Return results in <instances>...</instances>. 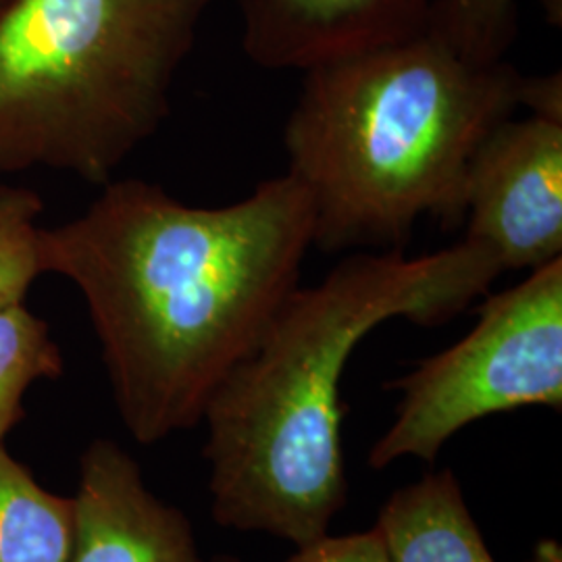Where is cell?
I'll list each match as a JSON object with an SVG mask.
<instances>
[{
  "label": "cell",
  "mask_w": 562,
  "mask_h": 562,
  "mask_svg": "<svg viewBox=\"0 0 562 562\" xmlns=\"http://www.w3.org/2000/svg\"><path fill=\"white\" fill-rule=\"evenodd\" d=\"M313 232L311 201L288 173L223 206L111 180L80 217L42 227L44 273L80 290L136 442L202 422L217 385L301 285Z\"/></svg>",
  "instance_id": "1"
},
{
  "label": "cell",
  "mask_w": 562,
  "mask_h": 562,
  "mask_svg": "<svg viewBox=\"0 0 562 562\" xmlns=\"http://www.w3.org/2000/svg\"><path fill=\"white\" fill-rule=\"evenodd\" d=\"M503 273L462 238L423 257L355 252L299 285L204 406L213 519L294 546L327 533L346 503L340 383L357 346L390 319L442 325Z\"/></svg>",
  "instance_id": "2"
},
{
  "label": "cell",
  "mask_w": 562,
  "mask_h": 562,
  "mask_svg": "<svg viewBox=\"0 0 562 562\" xmlns=\"http://www.w3.org/2000/svg\"><path fill=\"white\" fill-rule=\"evenodd\" d=\"M525 86L508 60L464 59L427 27L302 71L283 148L313 206V246L402 250L422 217L461 225L469 161Z\"/></svg>",
  "instance_id": "3"
},
{
  "label": "cell",
  "mask_w": 562,
  "mask_h": 562,
  "mask_svg": "<svg viewBox=\"0 0 562 562\" xmlns=\"http://www.w3.org/2000/svg\"><path fill=\"white\" fill-rule=\"evenodd\" d=\"M211 0H4L0 178L113 173L169 115Z\"/></svg>",
  "instance_id": "4"
},
{
  "label": "cell",
  "mask_w": 562,
  "mask_h": 562,
  "mask_svg": "<svg viewBox=\"0 0 562 562\" xmlns=\"http://www.w3.org/2000/svg\"><path fill=\"white\" fill-rule=\"evenodd\" d=\"M477 325L390 383L396 419L369 452L371 469L402 457L431 462L467 425L522 406L562 408V259L492 294Z\"/></svg>",
  "instance_id": "5"
},
{
  "label": "cell",
  "mask_w": 562,
  "mask_h": 562,
  "mask_svg": "<svg viewBox=\"0 0 562 562\" xmlns=\"http://www.w3.org/2000/svg\"><path fill=\"white\" fill-rule=\"evenodd\" d=\"M462 222L504 271L562 259V120L531 113L485 134L464 173Z\"/></svg>",
  "instance_id": "6"
},
{
  "label": "cell",
  "mask_w": 562,
  "mask_h": 562,
  "mask_svg": "<svg viewBox=\"0 0 562 562\" xmlns=\"http://www.w3.org/2000/svg\"><path fill=\"white\" fill-rule=\"evenodd\" d=\"M71 501L69 562H202L186 515L159 501L138 462L111 440L86 448Z\"/></svg>",
  "instance_id": "7"
},
{
  "label": "cell",
  "mask_w": 562,
  "mask_h": 562,
  "mask_svg": "<svg viewBox=\"0 0 562 562\" xmlns=\"http://www.w3.org/2000/svg\"><path fill=\"white\" fill-rule=\"evenodd\" d=\"M241 46L265 69L306 71L427 27L431 0H234Z\"/></svg>",
  "instance_id": "8"
},
{
  "label": "cell",
  "mask_w": 562,
  "mask_h": 562,
  "mask_svg": "<svg viewBox=\"0 0 562 562\" xmlns=\"http://www.w3.org/2000/svg\"><path fill=\"white\" fill-rule=\"evenodd\" d=\"M375 529L392 562H496L448 469L392 494Z\"/></svg>",
  "instance_id": "9"
},
{
  "label": "cell",
  "mask_w": 562,
  "mask_h": 562,
  "mask_svg": "<svg viewBox=\"0 0 562 562\" xmlns=\"http://www.w3.org/2000/svg\"><path fill=\"white\" fill-rule=\"evenodd\" d=\"M74 501L48 492L0 446V562H69Z\"/></svg>",
  "instance_id": "10"
},
{
  "label": "cell",
  "mask_w": 562,
  "mask_h": 562,
  "mask_svg": "<svg viewBox=\"0 0 562 562\" xmlns=\"http://www.w3.org/2000/svg\"><path fill=\"white\" fill-rule=\"evenodd\" d=\"M63 369L48 323L23 302L0 311V446L23 417L25 392L42 380H59Z\"/></svg>",
  "instance_id": "11"
},
{
  "label": "cell",
  "mask_w": 562,
  "mask_h": 562,
  "mask_svg": "<svg viewBox=\"0 0 562 562\" xmlns=\"http://www.w3.org/2000/svg\"><path fill=\"white\" fill-rule=\"evenodd\" d=\"M427 30L464 59L506 60L519 32V0H431Z\"/></svg>",
  "instance_id": "12"
},
{
  "label": "cell",
  "mask_w": 562,
  "mask_h": 562,
  "mask_svg": "<svg viewBox=\"0 0 562 562\" xmlns=\"http://www.w3.org/2000/svg\"><path fill=\"white\" fill-rule=\"evenodd\" d=\"M42 211L44 202L34 190L0 183V311L21 304L44 276Z\"/></svg>",
  "instance_id": "13"
},
{
  "label": "cell",
  "mask_w": 562,
  "mask_h": 562,
  "mask_svg": "<svg viewBox=\"0 0 562 562\" xmlns=\"http://www.w3.org/2000/svg\"><path fill=\"white\" fill-rule=\"evenodd\" d=\"M285 562H392L380 531L373 527L362 533L327 536L296 546Z\"/></svg>",
  "instance_id": "14"
},
{
  "label": "cell",
  "mask_w": 562,
  "mask_h": 562,
  "mask_svg": "<svg viewBox=\"0 0 562 562\" xmlns=\"http://www.w3.org/2000/svg\"><path fill=\"white\" fill-rule=\"evenodd\" d=\"M527 562H562V546L557 540H542L536 543L533 554Z\"/></svg>",
  "instance_id": "15"
},
{
  "label": "cell",
  "mask_w": 562,
  "mask_h": 562,
  "mask_svg": "<svg viewBox=\"0 0 562 562\" xmlns=\"http://www.w3.org/2000/svg\"><path fill=\"white\" fill-rule=\"evenodd\" d=\"M213 562H240L236 561V559H232V557H222V559H215Z\"/></svg>",
  "instance_id": "16"
},
{
  "label": "cell",
  "mask_w": 562,
  "mask_h": 562,
  "mask_svg": "<svg viewBox=\"0 0 562 562\" xmlns=\"http://www.w3.org/2000/svg\"><path fill=\"white\" fill-rule=\"evenodd\" d=\"M2 2H4V0H0V4H2Z\"/></svg>",
  "instance_id": "17"
}]
</instances>
